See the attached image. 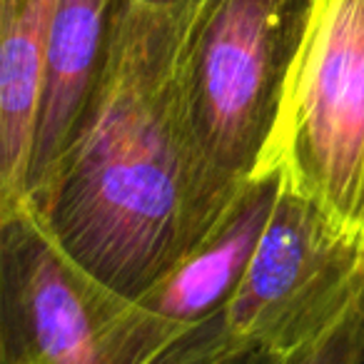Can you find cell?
I'll return each mask as SVG.
<instances>
[{"label": "cell", "instance_id": "cell-1", "mask_svg": "<svg viewBox=\"0 0 364 364\" xmlns=\"http://www.w3.org/2000/svg\"><path fill=\"white\" fill-rule=\"evenodd\" d=\"M190 0H115L100 70L55 167L28 200L100 302H132L188 257L242 188L210 162L185 80Z\"/></svg>", "mask_w": 364, "mask_h": 364}, {"label": "cell", "instance_id": "cell-8", "mask_svg": "<svg viewBox=\"0 0 364 364\" xmlns=\"http://www.w3.org/2000/svg\"><path fill=\"white\" fill-rule=\"evenodd\" d=\"M115 0H60L46 53L43 95L36 122L28 200L65 150L100 70Z\"/></svg>", "mask_w": 364, "mask_h": 364}, {"label": "cell", "instance_id": "cell-5", "mask_svg": "<svg viewBox=\"0 0 364 364\" xmlns=\"http://www.w3.org/2000/svg\"><path fill=\"white\" fill-rule=\"evenodd\" d=\"M279 195L277 177H250L220 225L162 279L105 314L107 362H170L237 289Z\"/></svg>", "mask_w": 364, "mask_h": 364}, {"label": "cell", "instance_id": "cell-4", "mask_svg": "<svg viewBox=\"0 0 364 364\" xmlns=\"http://www.w3.org/2000/svg\"><path fill=\"white\" fill-rule=\"evenodd\" d=\"M309 0H190L185 80L215 170L245 185L257 165Z\"/></svg>", "mask_w": 364, "mask_h": 364}, {"label": "cell", "instance_id": "cell-9", "mask_svg": "<svg viewBox=\"0 0 364 364\" xmlns=\"http://www.w3.org/2000/svg\"><path fill=\"white\" fill-rule=\"evenodd\" d=\"M137 3H145V6L152 8H177L182 3H188V0H137Z\"/></svg>", "mask_w": 364, "mask_h": 364}, {"label": "cell", "instance_id": "cell-3", "mask_svg": "<svg viewBox=\"0 0 364 364\" xmlns=\"http://www.w3.org/2000/svg\"><path fill=\"white\" fill-rule=\"evenodd\" d=\"M250 177H277L364 252V0H309Z\"/></svg>", "mask_w": 364, "mask_h": 364}, {"label": "cell", "instance_id": "cell-7", "mask_svg": "<svg viewBox=\"0 0 364 364\" xmlns=\"http://www.w3.org/2000/svg\"><path fill=\"white\" fill-rule=\"evenodd\" d=\"M60 0H0V205L3 220L28 208L46 53Z\"/></svg>", "mask_w": 364, "mask_h": 364}, {"label": "cell", "instance_id": "cell-6", "mask_svg": "<svg viewBox=\"0 0 364 364\" xmlns=\"http://www.w3.org/2000/svg\"><path fill=\"white\" fill-rule=\"evenodd\" d=\"M6 304L16 312L18 362L105 364V317L31 208L3 220ZM11 359V362H13Z\"/></svg>", "mask_w": 364, "mask_h": 364}, {"label": "cell", "instance_id": "cell-2", "mask_svg": "<svg viewBox=\"0 0 364 364\" xmlns=\"http://www.w3.org/2000/svg\"><path fill=\"white\" fill-rule=\"evenodd\" d=\"M362 347L364 252L279 185L237 289L170 362L364 359Z\"/></svg>", "mask_w": 364, "mask_h": 364}]
</instances>
